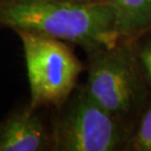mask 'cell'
<instances>
[{
	"instance_id": "6da1fadb",
	"label": "cell",
	"mask_w": 151,
	"mask_h": 151,
	"mask_svg": "<svg viewBox=\"0 0 151 151\" xmlns=\"http://www.w3.org/2000/svg\"><path fill=\"white\" fill-rule=\"evenodd\" d=\"M0 29L35 32L86 53L121 39L116 6L101 0H0Z\"/></svg>"
},
{
	"instance_id": "7a4b0ae2",
	"label": "cell",
	"mask_w": 151,
	"mask_h": 151,
	"mask_svg": "<svg viewBox=\"0 0 151 151\" xmlns=\"http://www.w3.org/2000/svg\"><path fill=\"white\" fill-rule=\"evenodd\" d=\"M88 94L129 134L151 94L132 40L121 38L112 47L86 53Z\"/></svg>"
},
{
	"instance_id": "3957f363",
	"label": "cell",
	"mask_w": 151,
	"mask_h": 151,
	"mask_svg": "<svg viewBox=\"0 0 151 151\" xmlns=\"http://www.w3.org/2000/svg\"><path fill=\"white\" fill-rule=\"evenodd\" d=\"M22 41L32 109L61 107L78 86L84 65L70 43L31 31L15 32Z\"/></svg>"
},
{
	"instance_id": "277c9868",
	"label": "cell",
	"mask_w": 151,
	"mask_h": 151,
	"mask_svg": "<svg viewBox=\"0 0 151 151\" xmlns=\"http://www.w3.org/2000/svg\"><path fill=\"white\" fill-rule=\"evenodd\" d=\"M50 132L54 151H127L131 138L84 86H78L61 107L53 109Z\"/></svg>"
},
{
	"instance_id": "5b68a950",
	"label": "cell",
	"mask_w": 151,
	"mask_h": 151,
	"mask_svg": "<svg viewBox=\"0 0 151 151\" xmlns=\"http://www.w3.org/2000/svg\"><path fill=\"white\" fill-rule=\"evenodd\" d=\"M50 128L29 103L15 108L0 122V151L51 150Z\"/></svg>"
},
{
	"instance_id": "8992f818",
	"label": "cell",
	"mask_w": 151,
	"mask_h": 151,
	"mask_svg": "<svg viewBox=\"0 0 151 151\" xmlns=\"http://www.w3.org/2000/svg\"><path fill=\"white\" fill-rule=\"evenodd\" d=\"M114 4L121 38L134 40L151 31V0H115Z\"/></svg>"
},
{
	"instance_id": "52a82bcc",
	"label": "cell",
	"mask_w": 151,
	"mask_h": 151,
	"mask_svg": "<svg viewBox=\"0 0 151 151\" xmlns=\"http://www.w3.org/2000/svg\"><path fill=\"white\" fill-rule=\"evenodd\" d=\"M127 150L151 151V94L141 111Z\"/></svg>"
},
{
	"instance_id": "ba28073f",
	"label": "cell",
	"mask_w": 151,
	"mask_h": 151,
	"mask_svg": "<svg viewBox=\"0 0 151 151\" xmlns=\"http://www.w3.org/2000/svg\"><path fill=\"white\" fill-rule=\"evenodd\" d=\"M137 60L151 88V31L132 40Z\"/></svg>"
},
{
	"instance_id": "9c48e42d",
	"label": "cell",
	"mask_w": 151,
	"mask_h": 151,
	"mask_svg": "<svg viewBox=\"0 0 151 151\" xmlns=\"http://www.w3.org/2000/svg\"><path fill=\"white\" fill-rule=\"evenodd\" d=\"M101 1H109V2H113L114 3L115 0H101Z\"/></svg>"
}]
</instances>
